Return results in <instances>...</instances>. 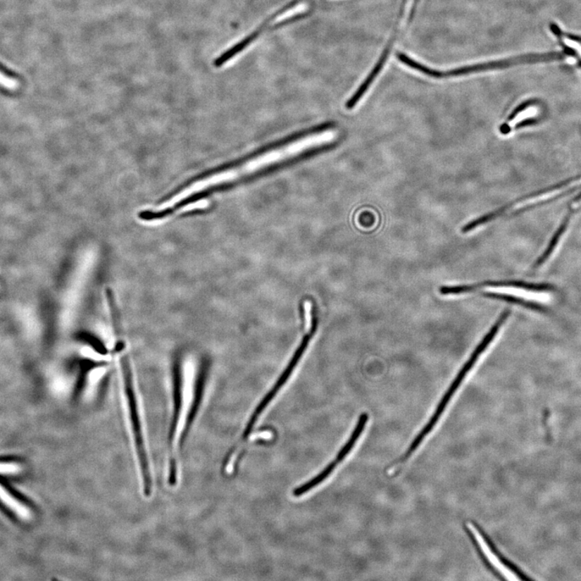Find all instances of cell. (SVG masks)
I'll list each match as a JSON object with an SVG mask.
<instances>
[{
  "label": "cell",
  "instance_id": "obj_15",
  "mask_svg": "<svg viewBox=\"0 0 581 581\" xmlns=\"http://www.w3.org/2000/svg\"><path fill=\"white\" fill-rule=\"evenodd\" d=\"M535 101H528L527 102H524L519 105L516 109L513 111L511 114L508 115V119L500 126V132L502 135H508L511 132V127L510 124L512 121L517 118V116L525 111H527V108L534 106L535 105Z\"/></svg>",
  "mask_w": 581,
  "mask_h": 581
},
{
  "label": "cell",
  "instance_id": "obj_7",
  "mask_svg": "<svg viewBox=\"0 0 581 581\" xmlns=\"http://www.w3.org/2000/svg\"><path fill=\"white\" fill-rule=\"evenodd\" d=\"M551 32L568 58L573 59L581 68V37L564 31L557 24H551Z\"/></svg>",
  "mask_w": 581,
  "mask_h": 581
},
{
  "label": "cell",
  "instance_id": "obj_13",
  "mask_svg": "<svg viewBox=\"0 0 581 581\" xmlns=\"http://www.w3.org/2000/svg\"><path fill=\"white\" fill-rule=\"evenodd\" d=\"M570 218H571V214H568L566 219L563 220L562 224L558 229L557 230L554 236H553L549 246L546 249V251L542 256L537 260L536 263H535L534 268H539L541 267L542 265H544L547 260L551 256L553 252H554L555 249L560 242L562 236L563 235L564 232H566L568 225L569 224Z\"/></svg>",
  "mask_w": 581,
  "mask_h": 581
},
{
  "label": "cell",
  "instance_id": "obj_16",
  "mask_svg": "<svg viewBox=\"0 0 581 581\" xmlns=\"http://www.w3.org/2000/svg\"><path fill=\"white\" fill-rule=\"evenodd\" d=\"M19 464L10 462H0V474H16L20 471Z\"/></svg>",
  "mask_w": 581,
  "mask_h": 581
},
{
  "label": "cell",
  "instance_id": "obj_12",
  "mask_svg": "<svg viewBox=\"0 0 581 581\" xmlns=\"http://www.w3.org/2000/svg\"><path fill=\"white\" fill-rule=\"evenodd\" d=\"M337 464H339V463L336 461L331 462L327 465V466H326L323 471L320 472L318 475H316V477H313L311 480L308 481L307 483L298 487V488L293 491V495L295 496H301L307 494L308 492L314 489L315 487H317L320 484L324 482V481L327 479L332 473H333L335 469L337 466Z\"/></svg>",
  "mask_w": 581,
  "mask_h": 581
},
{
  "label": "cell",
  "instance_id": "obj_5",
  "mask_svg": "<svg viewBox=\"0 0 581 581\" xmlns=\"http://www.w3.org/2000/svg\"><path fill=\"white\" fill-rule=\"evenodd\" d=\"M484 287H514V289L538 293L550 292L555 289L554 287L549 284H533L519 280H488L469 285L442 286L440 287L439 292L442 296L461 295L464 294V293L474 292Z\"/></svg>",
  "mask_w": 581,
  "mask_h": 581
},
{
  "label": "cell",
  "instance_id": "obj_9",
  "mask_svg": "<svg viewBox=\"0 0 581 581\" xmlns=\"http://www.w3.org/2000/svg\"><path fill=\"white\" fill-rule=\"evenodd\" d=\"M0 501L20 518L29 520L31 518L32 513L29 507L15 498L1 484H0Z\"/></svg>",
  "mask_w": 581,
  "mask_h": 581
},
{
  "label": "cell",
  "instance_id": "obj_2",
  "mask_svg": "<svg viewBox=\"0 0 581 581\" xmlns=\"http://www.w3.org/2000/svg\"><path fill=\"white\" fill-rule=\"evenodd\" d=\"M510 310L506 309V311H504L501 314L499 318L497 319L495 324L492 325V327L488 332V334L485 335L482 341H481L477 348L475 349V351L468 358L467 363L463 365L461 372L458 373L455 380H453L449 389H447L444 396H442L441 401L439 402L438 406H437L435 411L432 415V417L430 418L428 423L424 426L423 429L420 430L419 434L416 436V438H415L411 442V444L409 445V448H411L412 451H416L420 445L423 444L425 437H427L430 434L431 431L434 430L435 425L439 423V420L442 416V414H444L446 411L448 404L450 403L451 398L454 395H455L458 387H461L463 383V380L466 378V376L469 373L470 370H471L475 366V364L477 363L480 356L482 355V354L486 351V349L488 348L492 342L494 341L498 332H499L501 326L506 323L507 319L510 317Z\"/></svg>",
  "mask_w": 581,
  "mask_h": 581
},
{
  "label": "cell",
  "instance_id": "obj_14",
  "mask_svg": "<svg viewBox=\"0 0 581 581\" xmlns=\"http://www.w3.org/2000/svg\"><path fill=\"white\" fill-rule=\"evenodd\" d=\"M464 530L466 531L468 538L474 546L475 551H477V555L479 556L481 562L483 563L485 567L488 569L491 573L496 575V578L503 580L504 577H501V573L496 570L494 564H492L488 557H487L482 547H481L477 538H475V536L473 533V531L467 527H464Z\"/></svg>",
  "mask_w": 581,
  "mask_h": 581
},
{
  "label": "cell",
  "instance_id": "obj_8",
  "mask_svg": "<svg viewBox=\"0 0 581 581\" xmlns=\"http://www.w3.org/2000/svg\"><path fill=\"white\" fill-rule=\"evenodd\" d=\"M475 528L477 530L481 538L485 541L487 546L496 558L504 566L510 570L513 574H516L519 579L521 580H532L527 573H525L523 570L520 569L516 564L508 560L502 553L497 549L494 542L490 538L489 535L485 532L484 529L477 523H474Z\"/></svg>",
  "mask_w": 581,
  "mask_h": 581
},
{
  "label": "cell",
  "instance_id": "obj_17",
  "mask_svg": "<svg viewBox=\"0 0 581 581\" xmlns=\"http://www.w3.org/2000/svg\"><path fill=\"white\" fill-rule=\"evenodd\" d=\"M210 202L208 200H201L196 202H192L187 204L185 207L180 209V213H186L193 211V210L204 209L209 206Z\"/></svg>",
  "mask_w": 581,
  "mask_h": 581
},
{
  "label": "cell",
  "instance_id": "obj_11",
  "mask_svg": "<svg viewBox=\"0 0 581 581\" xmlns=\"http://www.w3.org/2000/svg\"><path fill=\"white\" fill-rule=\"evenodd\" d=\"M483 296L487 298L494 299V300H499L506 301L517 306H522L525 308L533 310V311L544 313L546 312V308L540 306L539 304L524 300L523 298L514 296L512 295L501 294V293L495 292H485Z\"/></svg>",
  "mask_w": 581,
  "mask_h": 581
},
{
  "label": "cell",
  "instance_id": "obj_4",
  "mask_svg": "<svg viewBox=\"0 0 581 581\" xmlns=\"http://www.w3.org/2000/svg\"><path fill=\"white\" fill-rule=\"evenodd\" d=\"M318 325V319L317 317L315 316L314 313L311 315V329H310L308 334L304 337V339L301 342L300 347L298 348V350L295 353L294 356H293L292 361L290 362L289 366H287L285 372L282 374L280 378L277 381V383L275 384L273 389L269 392V394L264 397V399L259 404L258 406L254 411V414L252 415L251 418L250 419V422L248 423L246 428L243 433V439L246 440L247 437L250 435L251 430H253L254 424H256L258 418L260 416V414L264 411L265 407L268 406V404L273 401V398L277 394V392L281 389L282 386H283L287 379H289V376L291 375L292 370H294L296 365L298 363L304 351L306 350L307 346L308 344V342L311 339V337L315 333V331L317 330Z\"/></svg>",
  "mask_w": 581,
  "mask_h": 581
},
{
  "label": "cell",
  "instance_id": "obj_3",
  "mask_svg": "<svg viewBox=\"0 0 581 581\" xmlns=\"http://www.w3.org/2000/svg\"><path fill=\"white\" fill-rule=\"evenodd\" d=\"M568 59L566 55L563 53L551 52L544 54H528L520 55V56L494 61V62L486 63L482 64H477L473 65L463 66V68H457L455 70L448 71H438L426 68L423 64H420L416 61H412L411 63V68L418 70L420 73H423L430 77H435V79H444V77H450L461 76L463 75L477 73L492 69H500L510 68L512 65H516L525 63H551L556 62V61H563Z\"/></svg>",
  "mask_w": 581,
  "mask_h": 581
},
{
  "label": "cell",
  "instance_id": "obj_10",
  "mask_svg": "<svg viewBox=\"0 0 581 581\" xmlns=\"http://www.w3.org/2000/svg\"><path fill=\"white\" fill-rule=\"evenodd\" d=\"M368 415L366 413H363L359 417L356 427L353 430L350 439L346 442V444L342 448L336 457L335 461L337 463H341L344 461L345 458L351 453L353 448L355 447L358 439L361 438L365 426H366L368 420Z\"/></svg>",
  "mask_w": 581,
  "mask_h": 581
},
{
  "label": "cell",
  "instance_id": "obj_1",
  "mask_svg": "<svg viewBox=\"0 0 581 581\" xmlns=\"http://www.w3.org/2000/svg\"><path fill=\"white\" fill-rule=\"evenodd\" d=\"M337 137H339V132L332 129L314 132V134L299 138L285 146L276 148L273 151L259 155L239 167L210 175V180H211L213 187L235 181L270 167L271 165L296 157L299 154L307 152L310 149L329 145L334 142Z\"/></svg>",
  "mask_w": 581,
  "mask_h": 581
},
{
  "label": "cell",
  "instance_id": "obj_6",
  "mask_svg": "<svg viewBox=\"0 0 581 581\" xmlns=\"http://www.w3.org/2000/svg\"><path fill=\"white\" fill-rule=\"evenodd\" d=\"M299 3H300V0H293L292 2L287 4L286 6L278 11V12H276L274 15L270 16V18L267 20L264 21L263 25L258 27L256 31L251 33V35L243 39V40L240 42L237 43L235 46L230 48L228 51L221 54L220 56L214 61L213 64L215 68H221V66H223L225 63L229 62L230 59L235 57L237 54L241 53L243 49H246L249 45H250L251 43L256 40V39L261 35L263 31L268 29L269 24L271 21L277 18L278 15L285 13L286 11L296 6V5Z\"/></svg>",
  "mask_w": 581,
  "mask_h": 581
}]
</instances>
